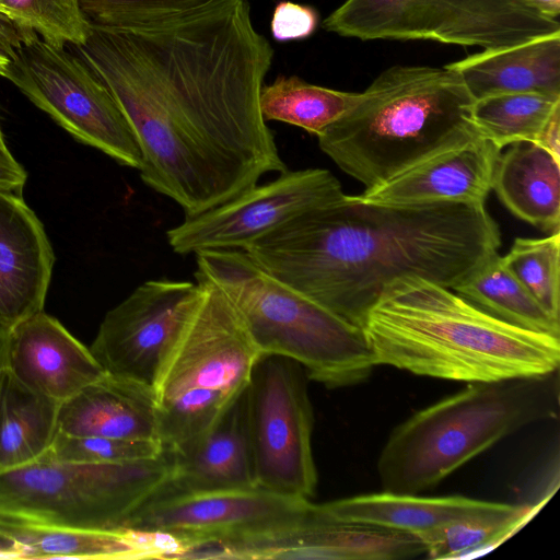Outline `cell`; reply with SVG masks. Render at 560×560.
<instances>
[{
	"label": "cell",
	"instance_id": "f35d334b",
	"mask_svg": "<svg viewBox=\"0 0 560 560\" xmlns=\"http://www.w3.org/2000/svg\"><path fill=\"white\" fill-rule=\"evenodd\" d=\"M9 59L5 55L0 52V75L5 78L8 74Z\"/></svg>",
	"mask_w": 560,
	"mask_h": 560
},
{
	"label": "cell",
	"instance_id": "6da1fadb",
	"mask_svg": "<svg viewBox=\"0 0 560 560\" xmlns=\"http://www.w3.org/2000/svg\"><path fill=\"white\" fill-rule=\"evenodd\" d=\"M73 47L129 120L141 180L185 217L288 170L259 107L275 51L245 0H208L119 28L91 26Z\"/></svg>",
	"mask_w": 560,
	"mask_h": 560
},
{
	"label": "cell",
	"instance_id": "4316f807",
	"mask_svg": "<svg viewBox=\"0 0 560 560\" xmlns=\"http://www.w3.org/2000/svg\"><path fill=\"white\" fill-rule=\"evenodd\" d=\"M360 95L311 84L296 75H278L262 85L259 107L266 121L285 122L317 137L346 114Z\"/></svg>",
	"mask_w": 560,
	"mask_h": 560
},
{
	"label": "cell",
	"instance_id": "8992f818",
	"mask_svg": "<svg viewBox=\"0 0 560 560\" xmlns=\"http://www.w3.org/2000/svg\"><path fill=\"white\" fill-rule=\"evenodd\" d=\"M195 256L197 270L230 300L260 355L289 358L330 388L358 384L376 366L361 327L273 278L244 250Z\"/></svg>",
	"mask_w": 560,
	"mask_h": 560
},
{
	"label": "cell",
	"instance_id": "e0dca14e",
	"mask_svg": "<svg viewBox=\"0 0 560 560\" xmlns=\"http://www.w3.org/2000/svg\"><path fill=\"white\" fill-rule=\"evenodd\" d=\"M54 262L35 212L22 195L0 190V327L10 330L44 310Z\"/></svg>",
	"mask_w": 560,
	"mask_h": 560
},
{
	"label": "cell",
	"instance_id": "7c38bea8",
	"mask_svg": "<svg viewBox=\"0 0 560 560\" xmlns=\"http://www.w3.org/2000/svg\"><path fill=\"white\" fill-rule=\"evenodd\" d=\"M200 296L194 281L148 280L103 318L90 350L107 374L155 388Z\"/></svg>",
	"mask_w": 560,
	"mask_h": 560
},
{
	"label": "cell",
	"instance_id": "30bf717a",
	"mask_svg": "<svg viewBox=\"0 0 560 560\" xmlns=\"http://www.w3.org/2000/svg\"><path fill=\"white\" fill-rule=\"evenodd\" d=\"M5 56L10 80L78 141L139 171L142 153L120 106L78 56L25 31Z\"/></svg>",
	"mask_w": 560,
	"mask_h": 560
},
{
	"label": "cell",
	"instance_id": "8d00e7d4",
	"mask_svg": "<svg viewBox=\"0 0 560 560\" xmlns=\"http://www.w3.org/2000/svg\"><path fill=\"white\" fill-rule=\"evenodd\" d=\"M539 14L557 20L560 14V0H517Z\"/></svg>",
	"mask_w": 560,
	"mask_h": 560
},
{
	"label": "cell",
	"instance_id": "ffe728a7",
	"mask_svg": "<svg viewBox=\"0 0 560 560\" xmlns=\"http://www.w3.org/2000/svg\"><path fill=\"white\" fill-rule=\"evenodd\" d=\"M176 551L175 539L163 533L88 530L0 517L1 559H170Z\"/></svg>",
	"mask_w": 560,
	"mask_h": 560
},
{
	"label": "cell",
	"instance_id": "4fadbf2b",
	"mask_svg": "<svg viewBox=\"0 0 560 560\" xmlns=\"http://www.w3.org/2000/svg\"><path fill=\"white\" fill-rule=\"evenodd\" d=\"M343 194L341 184L328 170H285L273 180L257 184L220 206L185 217L167 230L166 240L178 255L244 250L279 225Z\"/></svg>",
	"mask_w": 560,
	"mask_h": 560
},
{
	"label": "cell",
	"instance_id": "8fae6325",
	"mask_svg": "<svg viewBox=\"0 0 560 560\" xmlns=\"http://www.w3.org/2000/svg\"><path fill=\"white\" fill-rule=\"evenodd\" d=\"M306 376L289 358L261 354L246 387V412L255 486L311 500L317 472Z\"/></svg>",
	"mask_w": 560,
	"mask_h": 560
},
{
	"label": "cell",
	"instance_id": "d590c367",
	"mask_svg": "<svg viewBox=\"0 0 560 560\" xmlns=\"http://www.w3.org/2000/svg\"><path fill=\"white\" fill-rule=\"evenodd\" d=\"M560 161V106H558L534 142Z\"/></svg>",
	"mask_w": 560,
	"mask_h": 560
},
{
	"label": "cell",
	"instance_id": "7402d4cb",
	"mask_svg": "<svg viewBox=\"0 0 560 560\" xmlns=\"http://www.w3.org/2000/svg\"><path fill=\"white\" fill-rule=\"evenodd\" d=\"M444 67L460 75L474 100L505 93L560 96V32L483 49Z\"/></svg>",
	"mask_w": 560,
	"mask_h": 560
},
{
	"label": "cell",
	"instance_id": "d4e9b609",
	"mask_svg": "<svg viewBox=\"0 0 560 560\" xmlns=\"http://www.w3.org/2000/svg\"><path fill=\"white\" fill-rule=\"evenodd\" d=\"M60 406L5 369L0 385V470L28 464L48 451L58 433Z\"/></svg>",
	"mask_w": 560,
	"mask_h": 560
},
{
	"label": "cell",
	"instance_id": "52a82bcc",
	"mask_svg": "<svg viewBox=\"0 0 560 560\" xmlns=\"http://www.w3.org/2000/svg\"><path fill=\"white\" fill-rule=\"evenodd\" d=\"M194 275L199 300L154 388L160 442L171 452L214 424L246 389L260 357L223 291Z\"/></svg>",
	"mask_w": 560,
	"mask_h": 560
},
{
	"label": "cell",
	"instance_id": "44dd1931",
	"mask_svg": "<svg viewBox=\"0 0 560 560\" xmlns=\"http://www.w3.org/2000/svg\"><path fill=\"white\" fill-rule=\"evenodd\" d=\"M58 431L78 436L160 442L155 390L106 373L61 404Z\"/></svg>",
	"mask_w": 560,
	"mask_h": 560
},
{
	"label": "cell",
	"instance_id": "2e32d148",
	"mask_svg": "<svg viewBox=\"0 0 560 560\" xmlns=\"http://www.w3.org/2000/svg\"><path fill=\"white\" fill-rule=\"evenodd\" d=\"M7 369L27 388L61 404L106 374L90 348L44 311L9 330Z\"/></svg>",
	"mask_w": 560,
	"mask_h": 560
},
{
	"label": "cell",
	"instance_id": "74e56055",
	"mask_svg": "<svg viewBox=\"0 0 560 560\" xmlns=\"http://www.w3.org/2000/svg\"><path fill=\"white\" fill-rule=\"evenodd\" d=\"M9 330L0 327V385L7 369V343Z\"/></svg>",
	"mask_w": 560,
	"mask_h": 560
},
{
	"label": "cell",
	"instance_id": "cb8c5ba5",
	"mask_svg": "<svg viewBox=\"0 0 560 560\" xmlns=\"http://www.w3.org/2000/svg\"><path fill=\"white\" fill-rule=\"evenodd\" d=\"M492 190L518 219L550 233L560 230V161L538 144L522 141L501 151Z\"/></svg>",
	"mask_w": 560,
	"mask_h": 560
},
{
	"label": "cell",
	"instance_id": "ba28073f",
	"mask_svg": "<svg viewBox=\"0 0 560 560\" xmlns=\"http://www.w3.org/2000/svg\"><path fill=\"white\" fill-rule=\"evenodd\" d=\"M170 451L124 463H75L48 452L0 470V517L88 530H119L167 481Z\"/></svg>",
	"mask_w": 560,
	"mask_h": 560
},
{
	"label": "cell",
	"instance_id": "484cf974",
	"mask_svg": "<svg viewBox=\"0 0 560 560\" xmlns=\"http://www.w3.org/2000/svg\"><path fill=\"white\" fill-rule=\"evenodd\" d=\"M453 290L508 323L560 337V320L544 310L510 271L499 253L480 265Z\"/></svg>",
	"mask_w": 560,
	"mask_h": 560
},
{
	"label": "cell",
	"instance_id": "d6986e66",
	"mask_svg": "<svg viewBox=\"0 0 560 560\" xmlns=\"http://www.w3.org/2000/svg\"><path fill=\"white\" fill-rule=\"evenodd\" d=\"M171 454V475L153 498L256 487L247 429L246 389L210 429Z\"/></svg>",
	"mask_w": 560,
	"mask_h": 560
},
{
	"label": "cell",
	"instance_id": "9a60e30c",
	"mask_svg": "<svg viewBox=\"0 0 560 560\" xmlns=\"http://www.w3.org/2000/svg\"><path fill=\"white\" fill-rule=\"evenodd\" d=\"M202 558L397 560L424 553L415 535L361 522L337 520L320 504L299 520L261 534L206 541Z\"/></svg>",
	"mask_w": 560,
	"mask_h": 560
},
{
	"label": "cell",
	"instance_id": "ac0fdd59",
	"mask_svg": "<svg viewBox=\"0 0 560 560\" xmlns=\"http://www.w3.org/2000/svg\"><path fill=\"white\" fill-rule=\"evenodd\" d=\"M501 151L491 141L479 138L436 154L355 196L364 202L396 206L486 203Z\"/></svg>",
	"mask_w": 560,
	"mask_h": 560
},
{
	"label": "cell",
	"instance_id": "f546056e",
	"mask_svg": "<svg viewBox=\"0 0 560 560\" xmlns=\"http://www.w3.org/2000/svg\"><path fill=\"white\" fill-rule=\"evenodd\" d=\"M502 259L544 310L560 320V230L544 237H516Z\"/></svg>",
	"mask_w": 560,
	"mask_h": 560
},
{
	"label": "cell",
	"instance_id": "5b68a950",
	"mask_svg": "<svg viewBox=\"0 0 560 560\" xmlns=\"http://www.w3.org/2000/svg\"><path fill=\"white\" fill-rule=\"evenodd\" d=\"M558 411V370L468 383L393 430L377 459L381 486L420 494L503 438Z\"/></svg>",
	"mask_w": 560,
	"mask_h": 560
},
{
	"label": "cell",
	"instance_id": "83f0119b",
	"mask_svg": "<svg viewBox=\"0 0 560 560\" xmlns=\"http://www.w3.org/2000/svg\"><path fill=\"white\" fill-rule=\"evenodd\" d=\"M560 96L505 93L475 100L472 120L483 139L500 150L516 142H535Z\"/></svg>",
	"mask_w": 560,
	"mask_h": 560
},
{
	"label": "cell",
	"instance_id": "7a4b0ae2",
	"mask_svg": "<svg viewBox=\"0 0 560 560\" xmlns=\"http://www.w3.org/2000/svg\"><path fill=\"white\" fill-rule=\"evenodd\" d=\"M500 246L485 203L396 206L343 194L244 252L273 278L361 327L394 280L420 276L453 289Z\"/></svg>",
	"mask_w": 560,
	"mask_h": 560
},
{
	"label": "cell",
	"instance_id": "9c48e42d",
	"mask_svg": "<svg viewBox=\"0 0 560 560\" xmlns=\"http://www.w3.org/2000/svg\"><path fill=\"white\" fill-rule=\"evenodd\" d=\"M327 32L370 39H425L483 49L560 32L517 0H346L324 21Z\"/></svg>",
	"mask_w": 560,
	"mask_h": 560
},
{
	"label": "cell",
	"instance_id": "f1b7e54d",
	"mask_svg": "<svg viewBox=\"0 0 560 560\" xmlns=\"http://www.w3.org/2000/svg\"><path fill=\"white\" fill-rule=\"evenodd\" d=\"M550 497L489 516L456 521L417 537L430 559L470 558L494 549L526 524Z\"/></svg>",
	"mask_w": 560,
	"mask_h": 560
},
{
	"label": "cell",
	"instance_id": "d6a6232c",
	"mask_svg": "<svg viewBox=\"0 0 560 560\" xmlns=\"http://www.w3.org/2000/svg\"><path fill=\"white\" fill-rule=\"evenodd\" d=\"M208 0H78L91 26L119 28L133 21L185 10Z\"/></svg>",
	"mask_w": 560,
	"mask_h": 560
},
{
	"label": "cell",
	"instance_id": "603a6c76",
	"mask_svg": "<svg viewBox=\"0 0 560 560\" xmlns=\"http://www.w3.org/2000/svg\"><path fill=\"white\" fill-rule=\"evenodd\" d=\"M320 505L337 520L378 525L416 537L456 521L505 513L516 506L459 495L429 498L386 491Z\"/></svg>",
	"mask_w": 560,
	"mask_h": 560
},
{
	"label": "cell",
	"instance_id": "836d02e7",
	"mask_svg": "<svg viewBox=\"0 0 560 560\" xmlns=\"http://www.w3.org/2000/svg\"><path fill=\"white\" fill-rule=\"evenodd\" d=\"M317 22L318 15L313 8L281 1L273 10L270 28L277 40L301 39L313 34Z\"/></svg>",
	"mask_w": 560,
	"mask_h": 560
},
{
	"label": "cell",
	"instance_id": "4dcf8cb0",
	"mask_svg": "<svg viewBox=\"0 0 560 560\" xmlns=\"http://www.w3.org/2000/svg\"><path fill=\"white\" fill-rule=\"evenodd\" d=\"M0 15L58 48L83 44L91 30L78 0H0Z\"/></svg>",
	"mask_w": 560,
	"mask_h": 560
},
{
	"label": "cell",
	"instance_id": "1f68e13d",
	"mask_svg": "<svg viewBox=\"0 0 560 560\" xmlns=\"http://www.w3.org/2000/svg\"><path fill=\"white\" fill-rule=\"evenodd\" d=\"M54 458L75 463H124L159 456V441L78 436L58 431L47 451Z\"/></svg>",
	"mask_w": 560,
	"mask_h": 560
},
{
	"label": "cell",
	"instance_id": "5bb4252c",
	"mask_svg": "<svg viewBox=\"0 0 560 560\" xmlns=\"http://www.w3.org/2000/svg\"><path fill=\"white\" fill-rule=\"evenodd\" d=\"M312 504L258 487L152 498L131 514L124 529L173 536L182 547L178 559L198 542L257 535L290 524Z\"/></svg>",
	"mask_w": 560,
	"mask_h": 560
},
{
	"label": "cell",
	"instance_id": "3957f363",
	"mask_svg": "<svg viewBox=\"0 0 560 560\" xmlns=\"http://www.w3.org/2000/svg\"><path fill=\"white\" fill-rule=\"evenodd\" d=\"M361 329L376 365L467 383L555 372L560 338L493 316L420 276L394 280Z\"/></svg>",
	"mask_w": 560,
	"mask_h": 560
},
{
	"label": "cell",
	"instance_id": "ab89813d",
	"mask_svg": "<svg viewBox=\"0 0 560 560\" xmlns=\"http://www.w3.org/2000/svg\"><path fill=\"white\" fill-rule=\"evenodd\" d=\"M0 152H2V153H10V150H9V148L5 144V141H4V138H3V133L1 131V127H0Z\"/></svg>",
	"mask_w": 560,
	"mask_h": 560
},
{
	"label": "cell",
	"instance_id": "277c9868",
	"mask_svg": "<svg viewBox=\"0 0 560 560\" xmlns=\"http://www.w3.org/2000/svg\"><path fill=\"white\" fill-rule=\"evenodd\" d=\"M474 97L446 67L394 66L317 136L320 150L371 189L445 151L482 138Z\"/></svg>",
	"mask_w": 560,
	"mask_h": 560
},
{
	"label": "cell",
	"instance_id": "e575fe53",
	"mask_svg": "<svg viewBox=\"0 0 560 560\" xmlns=\"http://www.w3.org/2000/svg\"><path fill=\"white\" fill-rule=\"evenodd\" d=\"M27 173L11 153L0 152V190L22 195Z\"/></svg>",
	"mask_w": 560,
	"mask_h": 560
}]
</instances>
